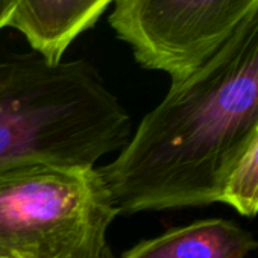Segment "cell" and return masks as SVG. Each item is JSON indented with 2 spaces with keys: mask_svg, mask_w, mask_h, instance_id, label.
Wrapping results in <instances>:
<instances>
[{
  "mask_svg": "<svg viewBox=\"0 0 258 258\" xmlns=\"http://www.w3.org/2000/svg\"><path fill=\"white\" fill-rule=\"evenodd\" d=\"M258 137V4L100 167L118 214L222 202Z\"/></svg>",
  "mask_w": 258,
  "mask_h": 258,
  "instance_id": "obj_1",
  "label": "cell"
},
{
  "mask_svg": "<svg viewBox=\"0 0 258 258\" xmlns=\"http://www.w3.org/2000/svg\"><path fill=\"white\" fill-rule=\"evenodd\" d=\"M258 240L225 219H205L140 241L121 258H246Z\"/></svg>",
  "mask_w": 258,
  "mask_h": 258,
  "instance_id": "obj_6",
  "label": "cell"
},
{
  "mask_svg": "<svg viewBox=\"0 0 258 258\" xmlns=\"http://www.w3.org/2000/svg\"><path fill=\"white\" fill-rule=\"evenodd\" d=\"M131 117L84 59L0 61V170L25 164L94 167L131 139Z\"/></svg>",
  "mask_w": 258,
  "mask_h": 258,
  "instance_id": "obj_2",
  "label": "cell"
},
{
  "mask_svg": "<svg viewBox=\"0 0 258 258\" xmlns=\"http://www.w3.org/2000/svg\"><path fill=\"white\" fill-rule=\"evenodd\" d=\"M16 8H17V0H0V31L10 28Z\"/></svg>",
  "mask_w": 258,
  "mask_h": 258,
  "instance_id": "obj_8",
  "label": "cell"
},
{
  "mask_svg": "<svg viewBox=\"0 0 258 258\" xmlns=\"http://www.w3.org/2000/svg\"><path fill=\"white\" fill-rule=\"evenodd\" d=\"M115 0H17L10 28L19 31L34 53L50 64L91 29Z\"/></svg>",
  "mask_w": 258,
  "mask_h": 258,
  "instance_id": "obj_5",
  "label": "cell"
},
{
  "mask_svg": "<svg viewBox=\"0 0 258 258\" xmlns=\"http://www.w3.org/2000/svg\"><path fill=\"white\" fill-rule=\"evenodd\" d=\"M222 202L243 216L258 213V137L232 170Z\"/></svg>",
  "mask_w": 258,
  "mask_h": 258,
  "instance_id": "obj_7",
  "label": "cell"
},
{
  "mask_svg": "<svg viewBox=\"0 0 258 258\" xmlns=\"http://www.w3.org/2000/svg\"><path fill=\"white\" fill-rule=\"evenodd\" d=\"M258 0H115L109 26L136 61L181 81L235 29Z\"/></svg>",
  "mask_w": 258,
  "mask_h": 258,
  "instance_id": "obj_4",
  "label": "cell"
},
{
  "mask_svg": "<svg viewBox=\"0 0 258 258\" xmlns=\"http://www.w3.org/2000/svg\"><path fill=\"white\" fill-rule=\"evenodd\" d=\"M117 216L96 167L0 170V258H115L106 232Z\"/></svg>",
  "mask_w": 258,
  "mask_h": 258,
  "instance_id": "obj_3",
  "label": "cell"
}]
</instances>
